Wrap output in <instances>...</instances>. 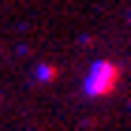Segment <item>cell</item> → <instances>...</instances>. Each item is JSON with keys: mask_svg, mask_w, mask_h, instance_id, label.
I'll return each mask as SVG.
<instances>
[{"mask_svg": "<svg viewBox=\"0 0 131 131\" xmlns=\"http://www.w3.org/2000/svg\"><path fill=\"white\" fill-rule=\"evenodd\" d=\"M112 82H116V68L112 64H97V68L90 71V82H86V90L90 94H109Z\"/></svg>", "mask_w": 131, "mask_h": 131, "instance_id": "obj_1", "label": "cell"}]
</instances>
